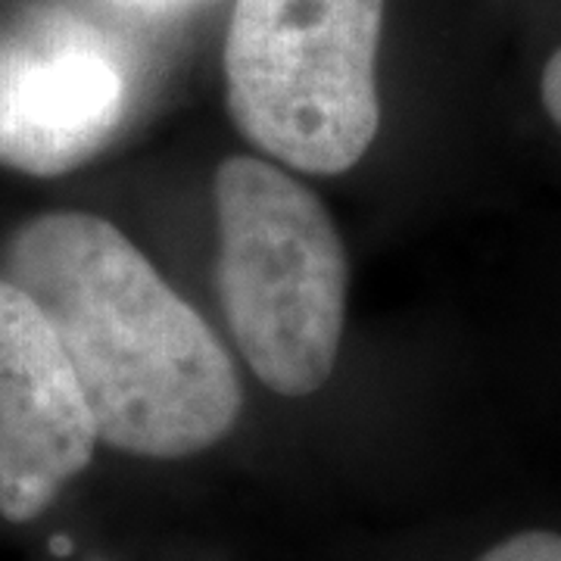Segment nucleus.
I'll return each mask as SVG.
<instances>
[{"label":"nucleus","mask_w":561,"mask_h":561,"mask_svg":"<svg viewBox=\"0 0 561 561\" xmlns=\"http://www.w3.org/2000/svg\"><path fill=\"white\" fill-rule=\"evenodd\" d=\"M0 278L54 328L106 446L184 459L241 419L231 353L116 225L91 213L22 221L3 247Z\"/></svg>","instance_id":"f257e3e1"},{"label":"nucleus","mask_w":561,"mask_h":561,"mask_svg":"<svg viewBox=\"0 0 561 561\" xmlns=\"http://www.w3.org/2000/svg\"><path fill=\"white\" fill-rule=\"evenodd\" d=\"M216 221V284L241 356L280 397L321 390L337 365L350 287L331 213L275 162L228 157Z\"/></svg>","instance_id":"f03ea898"},{"label":"nucleus","mask_w":561,"mask_h":561,"mask_svg":"<svg viewBox=\"0 0 561 561\" xmlns=\"http://www.w3.org/2000/svg\"><path fill=\"white\" fill-rule=\"evenodd\" d=\"M383 0H238L225 38L243 138L306 175H343L381 128Z\"/></svg>","instance_id":"7ed1b4c3"},{"label":"nucleus","mask_w":561,"mask_h":561,"mask_svg":"<svg viewBox=\"0 0 561 561\" xmlns=\"http://www.w3.org/2000/svg\"><path fill=\"white\" fill-rule=\"evenodd\" d=\"M125 103V69L94 25L50 13L0 32V165L72 172L116 138Z\"/></svg>","instance_id":"20e7f679"},{"label":"nucleus","mask_w":561,"mask_h":561,"mask_svg":"<svg viewBox=\"0 0 561 561\" xmlns=\"http://www.w3.org/2000/svg\"><path fill=\"white\" fill-rule=\"evenodd\" d=\"M101 443L76 368L54 328L0 278V515L38 518Z\"/></svg>","instance_id":"39448f33"},{"label":"nucleus","mask_w":561,"mask_h":561,"mask_svg":"<svg viewBox=\"0 0 561 561\" xmlns=\"http://www.w3.org/2000/svg\"><path fill=\"white\" fill-rule=\"evenodd\" d=\"M478 561H561V534L524 530L486 549Z\"/></svg>","instance_id":"423d86ee"},{"label":"nucleus","mask_w":561,"mask_h":561,"mask_svg":"<svg viewBox=\"0 0 561 561\" xmlns=\"http://www.w3.org/2000/svg\"><path fill=\"white\" fill-rule=\"evenodd\" d=\"M540 98L542 106H546V113H549V119L561 128V47L549 57L546 69H542Z\"/></svg>","instance_id":"0eeeda50"},{"label":"nucleus","mask_w":561,"mask_h":561,"mask_svg":"<svg viewBox=\"0 0 561 561\" xmlns=\"http://www.w3.org/2000/svg\"><path fill=\"white\" fill-rule=\"evenodd\" d=\"M50 549H54V552H62V556H69V552H72V542L66 540V537H57Z\"/></svg>","instance_id":"6e6552de"}]
</instances>
